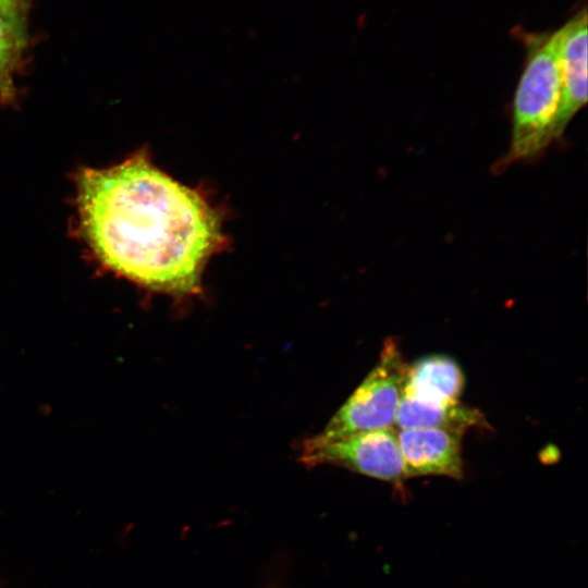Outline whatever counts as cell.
<instances>
[{
    "label": "cell",
    "mask_w": 588,
    "mask_h": 588,
    "mask_svg": "<svg viewBox=\"0 0 588 588\" xmlns=\"http://www.w3.org/2000/svg\"><path fill=\"white\" fill-rule=\"evenodd\" d=\"M77 204L83 234L101 262L152 290L199 292L205 266L225 242L206 198L144 154L84 170Z\"/></svg>",
    "instance_id": "1"
},
{
    "label": "cell",
    "mask_w": 588,
    "mask_h": 588,
    "mask_svg": "<svg viewBox=\"0 0 588 588\" xmlns=\"http://www.w3.org/2000/svg\"><path fill=\"white\" fill-rule=\"evenodd\" d=\"M515 33L526 58L513 98L510 149L497 163L500 171L536 158L555 139L562 94L556 32Z\"/></svg>",
    "instance_id": "2"
},
{
    "label": "cell",
    "mask_w": 588,
    "mask_h": 588,
    "mask_svg": "<svg viewBox=\"0 0 588 588\" xmlns=\"http://www.w3.org/2000/svg\"><path fill=\"white\" fill-rule=\"evenodd\" d=\"M407 365L397 344L388 339L376 366L319 433L318 442H330L354 433L395 427Z\"/></svg>",
    "instance_id": "3"
},
{
    "label": "cell",
    "mask_w": 588,
    "mask_h": 588,
    "mask_svg": "<svg viewBox=\"0 0 588 588\" xmlns=\"http://www.w3.org/2000/svg\"><path fill=\"white\" fill-rule=\"evenodd\" d=\"M299 457L307 466H340L395 485L407 479L395 427L363 431L330 442L310 438L305 441Z\"/></svg>",
    "instance_id": "4"
},
{
    "label": "cell",
    "mask_w": 588,
    "mask_h": 588,
    "mask_svg": "<svg viewBox=\"0 0 588 588\" xmlns=\"http://www.w3.org/2000/svg\"><path fill=\"white\" fill-rule=\"evenodd\" d=\"M556 32L562 94L554 138H560L587 102V9L584 5Z\"/></svg>",
    "instance_id": "5"
},
{
    "label": "cell",
    "mask_w": 588,
    "mask_h": 588,
    "mask_svg": "<svg viewBox=\"0 0 588 588\" xmlns=\"http://www.w3.org/2000/svg\"><path fill=\"white\" fill-rule=\"evenodd\" d=\"M407 478L463 477L462 436L439 428L396 429Z\"/></svg>",
    "instance_id": "6"
},
{
    "label": "cell",
    "mask_w": 588,
    "mask_h": 588,
    "mask_svg": "<svg viewBox=\"0 0 588 588\" xmlns=\"http://www.w3.org/2000/svg\"><path fill=\"white\" fill-rule=\"evenodd\" d=\"M465 384L458 364L445 355H428L407 365L403 392L428 402H456Z\"/></svg>",
    "instance_id": "7"
},
{
    "label": "cell",
    "mask_w": 588,
    "mask_h": 588,
    "mask_svg": "<svg viewBox=\"0 0 588 588\" xmlns=\"http://www.w3.org/2000/svg\"><path fill=\"white\" fill-rule=\"evenodd\" d=\"M485 424L482 413L456 402H428L402 392L395 418L396 429L439 428L463 434Z\"/></svg>",
    "instance_id": "8"
},
{
    "label": "cell",
    "mask_w": 588,
    "mask_h": 588,
    "mask_svg": "<svg viewBox=\"0 0 588 588\" xmlns=\"http://www.w3.org/2000/svg\"><path fill=\"white\" fill-rule=\"evenodd\" d=\"M20 45L13 22L0 14V97L12 95V70Z\"/></svg>",
    "instance_id": "9"
},
{
    "label": "cell",
    "mask_w": 588,
    "mask_h": 588,
    "mask_svg": "<svg viewBox=\"0 0 588 588\" xmlns=\"http://www.w3.org/2000/svg\"><path fill=\"white\" fill-rule=\"evenodd\" d=\"M21 0H0V14L8 20H14Z\"/></svg>",
    "instance_id": "10"
}]
</instances>
